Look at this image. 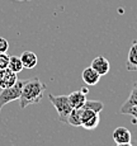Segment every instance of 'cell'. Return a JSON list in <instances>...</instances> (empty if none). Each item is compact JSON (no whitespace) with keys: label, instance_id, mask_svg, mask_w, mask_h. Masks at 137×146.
Instances as JSON below:
<instances>
[{"label":"cell","instance_id":"cell-1","mask_svg":"<svg viewBox=\"0 0 137 146\" xmlns=\"http://www.w3.org/2000/svg\"><path fill=\"white\" fill-rule=\"evenodd\" d=\"M47 86L38 79L37 76L30 78L28 80H24L23 88H22V93L19 97V107L24 109L26 107L30 104H37L42 100L43 94L46 92Z\"/></svg>","mask_w":137,"mask_h":146},{"label":"cell","instance_id":"cell-2","mask_svg":"<svg viewBox=\"0 0 137 146\" xmlns=\"http://www.w3.org/2000/svg\"><path fill=\"white\" fill-rule=\"evenodd\" d=\"M104 108V104L99 100H88L84 103V106H81L80 108H75L71 111L68 123L71 126H76V127H81V123L85 119H88L89 117H91L95 113H100Z\"/></svg>","mask_w":137,"mask_h":146},{"label":"cell","instance_id":"cell-3","mask_svg":"<svg viewBox=\"0 0 137 146\" xmlns=\"http://www.w3.org/2000/svg\"><path fill=\"white\" fill-rule=\"evenodd\" d=\"M48 99L51 100V103L57 111L58 119L62 123H68V118L72 111V107L69 103L68 95H54L48 94Z\"/></svg>","mask_w":137,"mask_h":146},{"label":"cell","instance_id":"cell-4","mask_svg":"<svg viewBox=\"0 0 137 146\" xmlns=\"http://www.w3.org/2000/svg\"><path fill=\"white\" fill-rule=\"evenodd\" d=\"M23 83H24V80L18 79L14 85L3 89V90L0 92V107H4L5 104H8V103L19 99L21 93H22V88H23Z\"/></svg>","mask_w":137,"mask_h":146},{"label":"cell","instance_id":"cell-5","mask_svg":"<svg viewBox=\"0 0 137 146\" xmlns=\"http://www.w3.org/2000/svg\"><path fill=\"white\" fill-rule=\"evenodd\" d=\"M86 93H88V88H81L80 90H76V92H72L71 94L68 95L69 98V103L70 106L72 107V109L75 108H80L81 106H84V103L86 102Z\"/></svg>","mask_w":137,"mask_h":146},{"label":"cell","instance_id":"cell-6","mask_svg":"<svg viewBox=\"0 0 137 146\" xmlns=\"http://www.w3.org/2000/svg\"><path fill=\"white\" fill-rule=\"evenodd\" d=\"M18 80V76L14 71L5 67V69H0V89H5L9 86L14 85Z\"/></svg>","mask_w":137,"mask_h":146},{"label":"cell","instance_id":"cell-7","mask_svg":"<svg viewBox=\"0 0 137 146\" xmlns=\"http://www.w3.org/2000/svg\"><path fill=\"white\" fill-rule=\"evenodd\" d=\"M91 67H93L94 70L98 72V74L100 75V76H103V75H107L108 72H109V69H111V64L109 61L107 60V58L104 57V56H97L95 58H94L93 61H91Z\"/></svg>","mask_w":137,"mask_h":146},{"label":"cell","instance_id":"cell-8","mask_svg":"<svg viewBox=\"0 0 137 146\" xmlns=\"http://www.w3.org/2000/svg\"><path fill=\"white\" fill-rule=\"evenodd\" d=\"M126 67L128 71H137V40L133 41V43L130 47Z\"/></svg>","mask_w":137,"mask_h":146},{"label":"cell","instance_id":"cell-9","mask_svg":"<svg viewBox=\"0 0 137 146\" xmlns=\"http://www.w3.org/2000/svg\"><path fill=\"white\" fill-rule=\"evenodd\" d=\"M81 78H83V81L89 86H93V85H97L100 80V75L98 74L95 70L93 67H86L85 70L83 71L81 74Z\"/></svg>","mask_w":137,"mask_h":146},{"label":"cell","instance_id":"cell-10","mask_svg":"<svg viewBox=\"0 0 137 146\" xmlns=\"http://www.w3.org/2000/svg\"><path fill=\"white\" fill-rule=\"evenodd\" d=\"M132 135L126 127H117L113 131V140L116 144H126V142H131Z\"/></svg>","mask_w":137,"mask_h":146},{"label":"cell","instance_id":"cell-11","mask_svg":"<svg viewBox=\"0 0 137 146\" xmlns=\"http://www.w3.org/2000/svg\"><path fill=\"white\" fill-rule=\"evenodd\" d=\"M21 61H22V64H23L24 69L29 70V69L36 67V65H37V62H38V57H37V55H36L34 52L24 51L21 55Z\"/></svg>","mask_w":137,"mask_h":146},{"label":"cell","instance_id":"cell-12","mask_svg":"<svg viewBox=\"0 0 137 146\" xmlns=\"http://www.w3.org/2000/svg\"><path fill=\"white\" fill-rule=\"evenodd\" d=\"M133 106H137V81L132 85V90H131L130 97H128V99L123 103V106L121 107V109H119V113L122 114L127 108H130V107H133Z\"/></svg>","mask_w":137,"mask_h":146},{"label":"cell","instance_id":"cell-13","mask_svg":"<svg viewBox=\"0 0 137 146\" xmlns=\"http://www.w3.org/2000/svg\"><path fill=\"white\" fill-rule=\"evenodd\" d=\"M100 122V113H95L93 114L91 117H89L88 119H85L84 122L81 123V127L85 128V130H95L98 127V125H99Z\"/></svg>","mask_w":137,"mask_h":146},{"label":"cell","instance_id":"cell-14","mask_svg":"<svg viewBox=\"0 0 137 146\" xmlns=\"http://www.w3.org/2000/svg\"><path fill=\"white\" fill-rule=\"evenodd\" d=\"M8 67H9L12 71L15 72V74L21 72L22 70L24 69V67H23V64H22V61H21V57H18V56H10V57H9V64H8Z\"/></svg>","mask_w":137,"mask_h":146},{"label":"cell","instance_id":"cell-15","mask_svg":"<svg viewBox=\"0 0 137 146\" xmlns=\"http://www.w3.org/2000/svg\"><path fill=\"white\" fill-rule=\"evenodd\" d=\"M9 57H10V56H8L7 52H5V53H0V69H5V67H8V64H9Z\"/></svg>","mask_w":137,"mask_h":146},{"label":"cell","instance_id":"cell-16","mask_svg":"<svg viewBox=\"0 0 137 146\" xmlns=\"http://www.w3.org/2000/svg\"><path fill=\"white\" fill-rule=\"evenodd\" d=\"M9 50V42L4 37H0V53H5Z\"/></svg>","mask_w":137,"mask_h":146},{"label":"cell","instance_id":"cell-17","mask_svg":"<svg viewBox=\"0 0 137 146\" xmlns=\"http://www.w3.org/2000/svg\"><path fill=\"white\" fill-rule=\"evenodd\" d=\"M122 114H130V116H132L133 118L137 121V106H133V107H130V108H127Z\"/></svg>","mask_w":137,"mask_h":146},{"label":"cell","instance_id":"cell-18","mask_svg":"<svg viewBox=\"0 0 137 146\" xmlns=\"http://www.w3.org/2000/svg\"><path fill=\"white\" fill-rule=\"evenodd\" d=\"M117 146H133L131 142H126V144H117Z\"/></svg>","mask_w":137,"mask_h":146},{"label":"cell","instance_id":"cell-19","mask_svg":"<svg viewBox=\"0 0 137 146\" xmlns=\"http://www.w3.org/2000/svg\"><path fill=\"white\" fill-rule=\"evenodd\" d=\"M132 145H133V146H137V140H136V141H135V142H133V144H132Z\"/></svg>","mask_w":137,"mask_h":146}]
</instances>
